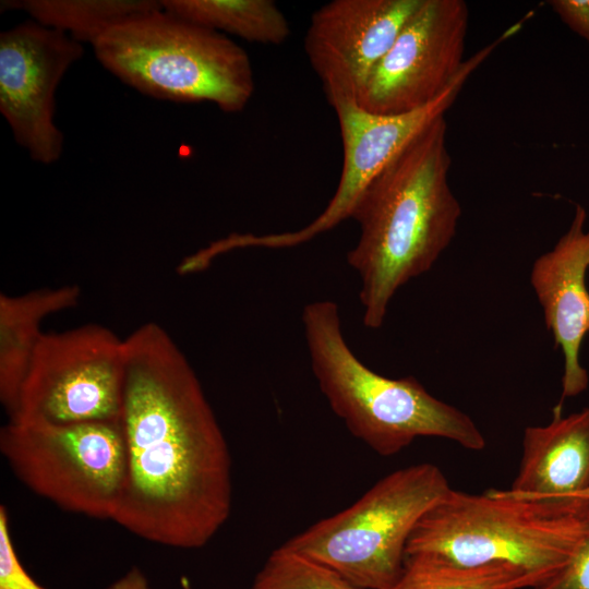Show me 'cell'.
Returning <instances> with one entry per match:
<instances>
[{
    "mask_svg": "<svg viewBox=\"0 0 589 589\" xmlns=\"http://www.w3.org/2000/svg\"><path fill=\"white\" fill-rule=\"evenodd\" d=\"M533 589H589V527L570 561Z\"/></svg>",
    "mask_w": 589,
    "mask_h": 589,
    "instance_id": "44dd1931",
    "label": "cell"
},
{
    "mask_svg": "<svg viewBox=\"0 0 589 589\" xmlns=\"http://www.w3.org/2000/svg\"><path fill=\"white\" fill-rule=\"evenodd\" d=\"M577 497L589 500V488L581 492Z\"/></svg>",
    "mask_w": 589,
    "mask_h": 589,
    "instance_id": "cb8c5ba5",
    "label": "cell"
},
{
    "mask_svg": "<svg viewBox=\"0 0 589 589\" xmlns=\"http://www.w3.org/2000/svg\"><path fill=\"white\" fill-rule=\"evenodd\" d=\"M0 589H46L27 573L17 556L4 505L0 506Z\"/></svg>",
    "mask_w": 589,
    "mask_h": 589,
    "instance_id": "ffe728a7",
    "label": "cell"
},
{
    "mask_svg": "<svg viewBox=\"0 0 589 589\" xmlns=\"http://www.w3.org/2000/svg\"><path fill=\"white\" fill-rule=\"evenodd\" d=\"M588 527L586 498L450 488L417 525L406 555L431 554L468 567L510 565L548 580L570 561Z\"/></svg>",
    "mask_w": 589,
    "mask_h": 589,
    "instance_id": "277c9868",
    "label": "cell"
},
{
    "mask_svg": "<svg viewBox=\"0 0 589 589\" xmlns=\"http://www.w3.org/2000/svg\"><path fill=\"white\" fill-rule=\"evenodd\" d=\"M549 3L568 27L589 41V0H552Z\"/></svg>",
    "mask_w": 589,
    "mask_h": 589,
    "instance_id": "7402d4cb",
    "label": "cell"
},
{
    "mask_svg": "<svg viewBox=\"0 0 589 589\" xmlns=\"http://www.w3.org/2000/svg\"><path fill=\"white\" fill-rule=\"evenodd\" d=\"M92 46L105 69L157 99L209 101L232 113L254 93L251 60L237 43L163 8L115 27Z\"/></svg>",
    "mask_w": 589,
    "mask_h": 589,
    "instance_id": "5b68a950",
    "label": "cell"
},
{
    "mask_svg": "<svg viewBox=\"0 0 589 589\" xmlns=\"http://www.w3.org/2000/svg\"><path fill=\"white\" fill-rule=\"evenodd\" d=\"M1 7L27 12L35 22L93 45L117 26L163 8L154 0H23Z\"/></svg>",
    "mask_w": 589,
    "mask_h": 589,
    "instance_id": "e0dca14e",
    "label": "cell"
},
{
    "mask_svg": "<svg viewBox=\"0 0 589 589\" xmlns=\"http://www.w3.org/2000/svg\"><path fill=\"white\" fill-rule=\"evenodd\" d=\"M83 52L70 35L34 20L0 34V111L17 144L39 164H53L62 154L55 95Z\"/></svg>",
    "mask_w": 589,
    "mask_h": 589,
    "instance_id": "8fae6325",
    "label": "cell"
},
{
    "mask_svg": "<svg viewBox=\"0 0 589 589\" xmlns=\"http://www.w3.org/2000/svg\"><path fill=\"white\" fill-rule=\"evenodd\" d=\"M0 452L37 495L68 512L113 519L127 476L121 420L69 424L9 420L0 431Z\"/></svg>",
    "mask_w": 589,
    "mask_h": 589,
    "instance_id": "52a82bcc",
    "label": "cell"
},
{
    "mask_svg": "<svg viewBox=\"0 0 589 589\" xmlns=\"http://www.w3.org/2000/svg\"><path fill=\"white\" fill-rule=\"evenodd\" d=\"M469 11L462 0H422L378 62L357 104L376 115L416 111L461 73Z\"/></svg>",
    "mask_w": 589,
    "mask_h": 589,
    "instance_id": "30bf717a",
    "label": "cell"
},
{
    "mask_svg": "<svg viewBox=\"0 0 589 589\" xmlns=\"http://www.w3.org/2000/svg\"><path fill=\"white\" fill-rule=\"evenodd\" d=\"M106 589H149V586L141 569L132 567L124 576Z\"/></svg>",
    "mask_w": 589,
    "mask_h": 589,
    "instance_id": "603a6c76",
    "label": "cell"
},
{
    "mask_svg": "<svg viewBox=\"0 0 589 589\" xmlns=\"http://www.w3.org/2000/svg\"><path fill=\"white\" fill-rule=\"evenodd\" d=\"M586 209L577 205L569 229L532 264L530 284L543 310L544 324L564 356L562 395L553 411L562 412L565 398L588 387L579 350L589 333V230H584Z\"/></svg>",
    "mask_w": 589,
    "mask_h": 589,
    "instance_id": "4fadbf2b",
    "label": "cell"
},
{
    "mask_svg": "<svg viewBox=\"0 0 589 589\" xmlns=\"http://www.w3.org/2000/svg\"><path fill=\"white\" fill-rule=\"evenodd\" d=\"M506 39L501 34L467 59L450 87L431 105L412 112L384 116L361 108L357 103L334 105L342 143V167L336 191L324 211L297 231L267 235L237 233L236 249L292 248L332 230L351 217L352 211L373 179L431 122L445 116L464 84L482 62Z\"/></svg>",
    "mask_w": 589,
    "mask_h": 589,
    "instance_id": "9c48e42d",
    "label": "cell"
},
{
    "mask_svg": "<svg viewBox=\"0 0 589 589\" xmlns=\"http://www.w3.org/2000/svg\"><path fill=\"white\" fill-rule=\"evenodd\" d=\"M185 589H189V587L187 585H184Z\"/></svg>",
    "mask_w": 589,
    "mask_h": 589,
    "instance_id": "d4e9b609",
    "label": "cell"
},
{
    "mask_svg": "<svg viewBox=\"0 0 589 589\" xmlns=\"http://www.w3.org/2000/svg\"><path fill=\"white\" fill-rule=\"evenodd\" d=\"M250 589H360L337 572L283 545L275 549Z\"/></svg>",
    "mask_w": 589,
    "mask_h": 589,
    "instance_id": "d6986e66",
    "label": "cell"
},
{
    "mask_svg": "<svg viewBox=\"0 0 589 589\" xmlns=\"http://www.w3.org/2000/svg\"><path fill=\"white\" fill-rule=\"evenodd\" d=\"M127 476L113 521L166 546L199 549L232 504L227 441L192 365L160 325L123 339Z\"/></svg>",
    "mask_w": 589,
    "mask_h": 589,
    "instance_id": "6da1fadb",
    "label": "cell"
},
{
    "mask_svg": "<svg viewBox=\"0 0 589 589\" xmlns=\"http://www.w3.org/2000/svg\"><path fill=\"white\" fill-rule=\"evenodd\" d=\"M77 285L40 288L22 294H0V400L9 418L37 346L46 317L73 308L80 300Z\"/></svg>",
    "mask_w": 589,
    "mask_h": 589,
    "instance_id": "9a60e30c",
    "label": "cell"
},
{
    "mask_svg": "<svg viewBox=\"0 0 589 589\" xmlns=\"http://www.w3.org/2000/svg\"><path fill=\"white\" fill-rule=\"evenodd\" d=\"M301 320L320 390L349 432L376 454L396 455L423 436L469 450L485 447L474 421L431 395L416 377L389 378L368 368L347 344L336 302H310Z\"/></svg>",
    "mask_w": 589,
    "mask_h": 589,
    "instance_id": "3957f363",
    "label": "cell"
},
{
    "mask_svg": "<svg viewBox=\"0 0 589 589\" xmlns=\"http://www.w3.org/2000/svg\"><path fill=\"white\" fill-rule=\"evenodd\" d=\"M163 9L200 26L247 41L281 45L290 25L272 0H163Z\"/></svg>",
    "mask_w": 589,
    "mask_h": 589,
    "instance_id": "2e32d148",
    "label": "cell"
},
{
    "mask_svg": "<svg viewBox=\"0 0 589 589\" xmlns=\"http://www.w3.org/2000/svg\"><path fill=\"white\" fill-rule=\"evenodd\" d=\"M544 581L510 565L468 567L418 553L406 555L404 570L390 589H533Z\"/></svg>",
    "mask_w": 589,
    "mask_h": 589,
    "instance_id": "ac0fdd59",
    "label": "cell"
},
{
    "mask_svg": "<svg viewBox=\"0 0 589 589\" xmlns=\"http://www.w3.org/2000/svg\"><path fill=\"white\" fill-rule=\"evenodd\" d=\"M449 490L434 464L397 469L283 546L328 566L360 589H390L404 570L413 530Z\"/></svg>",
    "mask_w": 589,
    "mask_h": 589,
    "instance_id": "8992f818",
    "label": "cell"
},
{
    "mask_svg": "<svg viewBox=\"0 0 589 589\" xmlns=\"http://www.w3.org/2000/svg\"><path fill=\"white\" fill-rule=\"evenodd\" d=\"M524 431L519 468L506 493L522 498H570L589 488V407Z\"/></svg>",
    "mask_w": 589,
    "mask_h": 589,
    "instance_id": "5bb4252c",
    "label": "cell"
},
{
    "mask_svg": "<svg viewBox=\"0 0 589 589\" xmlns=\"http://www.w3.org/2000/svg\"><path fill=\"white\" fill-rule=\"evenodd\" d=\"M422 0H334L313 12L304 51L327 103H357Z\"/></svg>",
    "mask_w": 589,
    "mask_h": 589,
    "instance_id": "7c38bea8",
    "label": "cell"
},
{
    "mask_svg": "<svg viewBox=\"0 0 589 589\" xmlns=\"http://www.w3.org/2000/svg\"><path fill=\"white\" fill-rule=\"evenodd\" d=\"M123 339L86 324L45 333L23 382L12 421L69 424L121 420Z\"/></svg>",
    "mask_w": 589,
    "mask_h": 589,
    "instance_id": "ba28073f",
    "label": "cell"
},
{
    "mask_svg": "<svg viewBox=\"0 0 589 589\" xmlns=\"http://www.w3.org/2000/svg\"><path fill=\"white\" fill-rule=\"evenodd\" d=\"M442 116L424 128L368 185L351 217L360 229L347 263L360 279L365 327H382L399 288L429 272L453 241L461 206L448 183L450 156Z\"/></svg>",
    "mask_w": 589,
    "mask_h": 589,
    "instance_id": "7a4b0ae2",
    "label": "cell"
}]
</instances>
